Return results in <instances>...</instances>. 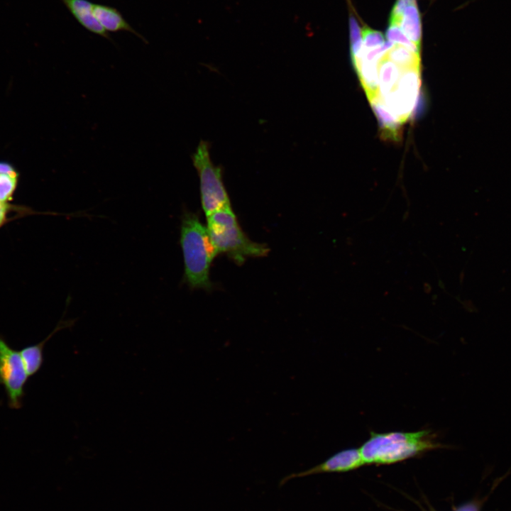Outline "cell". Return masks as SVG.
Returning a JSON list of instances; mask_svg holds the SVG:
<instances>
[{
    "mask_svg": "<svg viewBox=\"0 0 511 511\" xmlns=\"http://www.w3.org/2000/svg\"><path fill=\"white\" fill-rule=\"evenodd\" d=\"M180 244L187 283L193 289L210 290V265L218 253L207 226L194 213L186 211L182 216Z\"/></svg>",
    "mask_w": 511,
    "mask_h": 511,
    "instance_id": "2",
    "label": "cell"
},
{
    "mask_svg": "<svg viewBox=\"0 0 511 511\" xmlns=\"http://www.w3.org/2000/svg\"><path fill=\"white\" fill-rule=\"evenodd\" d=\"M92 11L94 17L106 31L114 33L119 31L130 32L145 44L148 43L146 38L136 31L115 7L101 4H94Z\"/></svg>",
    "mask_w": 511,
    "mask_h": 511,
    "instance_id": "8",
    "label": "cell"
},
{
    "mask_svg": "<svg viewBox=\"0 0 511 511\" xmlns=\"http://www.w3.org/2000/svg\"><path fill=\"white\" fill-rule=\"evenodd\" d=\"M207 229L218 254L226 253L237 265L249 257L267 256L265 244L252 241L242 231L231 207L218 210L207 216Z\"/></svg>",
    "mask_w": 511,
    "mask_h": 511,
    "instance_id": "3",
    "label": "cell"
},
{
    "mask_svg": "<svg viewBox=\"0 0 511 511\" xmlns=\"http://www.w3.org/2000/svg\"><path fill=\"white\" fill-rule=\"evenodd\" d=\"M386 38L393 44L402 45L415 53L420 54V49L405 35L396 23L389 22Z\"/></svg>",
    "mask_w": 511,
    "mask_h": 511,
    "instance_id": "17",
    "label": "cell"
},
{
    "mask_svg": "<svg viewBox=\"0 0 511 511\" xmlns=\"http://www.w3.org/2000/svg\"><path fill=\"white\" fill-rule=\"evenodd\" d=\"M420 67L401 70L394 89L380 98L389 111L402 123L411 116L420 93Z\"/></svg>",
    "mask_w": 511,
    "mask_h": 511,
    "instance_id": "6",
    "label": "cell"
},
{
    "mask_svg": "<svg viewBox=\"0 0 511 511\" xmlns=\"http://www.w3.org/2000/svg\"><path fill=\"white\" fill-rule=\"evenodd\" d=\"M385 56L401 70L420 67V54L415 53L400 45H394Z\"/></svg>",
    "mask_w": 511,
    "mask_h": 511,
    "instance_id": "15",
    "label": "cell"
},
{
    "mask_svg": "<svg viewBox=\"0 0 511 511\" xmlns=\"http://www.w3.org/2000/svg\"><path fill=\"white\" fill-rule=\"evenodd\" d=\"M405 35L419 49L422 40V24L417 4L407 7L396 23Z\"/></svg>",
    "mask_w": 511,
    "mask_h": 511,
    "instance_id": "13",
    "label": "cell"
},
{
    "mask_svg": "<svg viewBox=\"0 0 511 511\" xmlns=\"http://www.w3.org/2000/svg\"><path fill=\"white\" fill-rule=\"evenodd\" d=\"M28 378L20 351L11 348L0 336V385L4 388L10 408L21 407Z\"/></svg>",
    "mask_w": 511,
    "mask_h": 511,
    "instance_id": "5",
    "label": "cell"
},
{
    "mask_svg": "<svg viewBox=\"0 0 511 511\" xmlns=\"http://www.w3.org/2000/svg\"><path fill=\"white\" fill-rule=\"evenodd\" d=\"M365 465L359 449H348L340 451L329 458L307 470L292 473L284 476L279 482L282 486L292 479L303 478L314 474L341 473L356 469Z\"/></svg>",
    "mask_w": 511,
    "mask_h": 511,
    "instance_id": "7",
    "label": "cell"
},
{
    "mask_svg": "<svg viewBox=\"0 0 511 511\" xmlns=\"http://www.w3.org/2000/svg\"><path fill=\"white\" fill-rule=\"evenodd\" d=\"M11 212H15L20 216L28 214H33L35 212L29 208L23 206H16L13 204H4L0 202V228L7 222L13 220L9 217Z\"/></svg>",
    "mask_w": 511,
    "mask_h": 511,
    "instance_id": "19",
    "label": "cell"
},
{
    "mask_svg": "<svg viewBox=\"0 0 511 511\" xmlns=\"http://www.w3.org/2000/svg\"><path fill=\"white\" fill-rule=\"evenodd\" d=\"M361 36L364 48L366 50L379 48L385 43L381 32L368 27L361 29Z\"/></svg>",
    "mask_w": 511,
    "mask_h": 511,
    "instance_id": "18",
    "label": "cell"
},
{
    "mask_svg": "<svg viewBox=\"0 0 511 511\" xmlns=\"http://www.w3.org/2000/svg\"><path fill=\"white\" fill-rule=\"evenodd\" d=\"M442 446L429 430L370 432L359 448L366 464L385 465L400 462Z\"/></svg>",
    "mask_w": 511,
    "mask_h": 511,
    "instance_id": "1",
    "label": "cell"
},
{
    "mask_svg": "<svg viewBox=\"0 0 511 511\" xmlns=\"http://www.w3.org/2000/svg\"><path fill=\"white\" fill-rule=\"evenodd\" d=\"M414 4H417L416 0H397L392 9L389 22L396 23L404 10Z\"/></svg>",
    "mask_w": 511,
    "mask_h": 511,
    "instance_id": "20",
    "label": "cell"
},
{
    "mask_svg": "<svg viewBox=\"0 0 511 511\" xmlns=\"http://www.w3.org/2000/svg\"><path fill=\"white\" fill-rule=\"evenodd\" d=\"M209 142L201 140L192 160L199 178L202 207L206 216L231 207L222 178V169L214 165L210 155Z\"/></svg>",
    "mask_w": 511,
    "mask_h": 511,
    "instance_id": "4",
    "label": "cell"
},
{
    "mask_svg": "<svg viewBox=\"0 0 511 511\" xmlns=\"http://www.w3.org/2000/svg\"><path fill=\"white\" fill-rule=\"evenodd\" d=\"M77 319H60L51 333L40 342L29 345L20 351L28 376H33L41 368L43 363V348L49 339L60 330L71 328Z\"/></svg>",
    "mask_w": 511,
    "mask_h": 511,
    "instance_id": "10",
    "label": "cell"
},
{
    "mask_svg": "<svg viewBox=\"0 0 511 511\" xmlns=\"http://www.w3.org/2000/svg\"><path fill=\"white\" fill-rule=\"evenodd\" d=\"M349 33L351 60L353 61L363 54L364 48L363 46L361 29L356 18L351 15L349 17Z\"/></svg>",
    "mask_w": 511,
    "mask_h": 511,
    "instance_id": "16",
    "label": "cell"
},
{
    "mask_svg": "<svg viewBox=\"0 0 511 511\" xmlns=\"http://www.w3.org/2000/svg\"><path fill=\"white\" fill-rule=\"evenodd\" d=\"M378 62H367L363 58V54L352 61L369 101L379 97Z\"/></svg>",
    "mask_w": 511,
    "mask_h": 511,
    "instance_id": "12",
    "label": "cell"
},
{
    "mask_svg": "<svg viewBox=\"0 0 511 511\" xmlns=\"http://www.w3.org/2000/svg\"><path fill=\"white\" fill-rule=\"evenodd\" d=\"M78 23L89 32L114 43L93 14L94 4L89 0H60Z\"/></svg>",
    "mask_w": 511,
    "mask_h": 511,
    "instance_id": "9",
    "label": "cell"
},
{
    "mask_svg": "<svg viewBox=\"0 0 511 511\" xmlns=\"http://www.w3.org/2000/svg\"><path fill=\"white\" fill-rule=\"evenodd\" d=\"M455 511H478V507L475 503L469 502L459 507Z\"/></svg>",
    "mask_w": 511,
    "mask_h": 511,
    "instance_id": "21",
    "label": "cell"
},
{
    "mask_svg": "<svg viewBox=\"0 0 511 511\" xmlns=\"http://www.w3.org/2000/svg\"><path fill=\"white\" fill-rule=\"evenodd\" d=\"M378 119L380 136L384 140L398 141L402 136V123L389 111L380 97L369 101Z\"/></svg>",
    "mask_w": 511,
    "mask_h": 511,
    "instance_id": "11",
    "label": "cell"
},
{
    "mask_svg": "<svg viewBox=\"0 0 511 511\" xmlns=\"http://www.w3.org/2000/svg\"><path fill=\"white\" fill-rule=\"evenodd\" d=\"M401 69L385 55L378 62L379 97L390 92L395 87Z\"/></svg>",
    "mask_w": 511,
    "mask_h": 511,
    "instance_id": "14",
    "label": "cell"
}]
</instances>
